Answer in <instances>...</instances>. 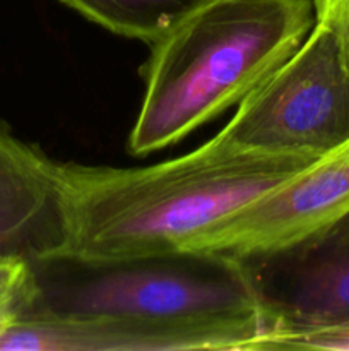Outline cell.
Segmentation results:
<instances>
[{
	"instance_id": "obj_1",
	"label": "cell",
	"mask_w": 349,
	"mask_h": 351,
	"mask_svg": "<svg viewBox=\"0 0 349 351\" xmlns=\"http://www.w3.org/2000/svg\"><path fill=\"white\" fill-rule=\"evenodd\" d=\"M315 160L238 153L209 139L147 167L60 163L67 215L62 257L109 264L180 252L197 233Z\"/></svg>"
},
{
	"instance_id": "obj_2",
	"label": "cell",
	"mask_w": 349,
	"mask_h": 351,
	"mask_svg": "<svg viewBox=\"0 0 349 351\" xmlns=\"http://www.w3.org/2000/svg\"><path fill=\"white\" fill-rule=\"evenodd\" d=\"M313 26V0L195 5L151 43L129 153L166 149L238 105L303 45Z\"/></svg>"
},
{
	"instance_id": "obj_3",
	"label": "cell",
	"mask_w": 349,
	"mask_h": 351,
	"mask_svg": "<svg viewBox=\"0 0 349 351\" xmlns=\"http://www.w3.org/2000/svg\"><path fill=\"white\" fill-rule=\"evenodd\" d=\"M34 273L31 312L224 329L252 338L255 351H266L276 335L243 261L222 254L180 250L109 264L58 257L36 264Z\"/></svg>"
},
{
	"instance_id": "obj_4",
	"label": "cell",
	"mask_w": 349,
	"mask_h": 351,
	"mask_svg": "<svg viewBox=\"0 0 349 351\" xmlns=\"http://www.w3.org/2000/svg\"><path fill=\"white\" fill-rule=\"evenodd\" d=\"M211 137L238 153L320 158L349 141V69L334 33L315 23L300 48L238 103Z\"/></svg>"
},
{
	"instance_id": "obj_5",
	"label": "cell",
	"mask_w": 349,
	"mask_h": 351,
	"mask_svg": "<svg viewBox=\"0 0 349 351\" xmlns=\"http://www.w3.org/2000/svg\"><path fill=\"white\" fill-rule=\"evenodd\" d=\"M349 218V141L188 240L235 259L279 252Z\"/></svg>"
},
{
	"instance_id": "obj_6",
	"label": "cell",
	"mask_w": 349,
	"mask_h": 351,
	"mask_svg": "<svg viewBox=\"0 0 349 351\" xmlns=\"http://www.w3.org/2000/svg\"><path fill=\"white\" fill-rule=\"evenodd\" d=\"M242 261L276 328L270 341L349 326V218L289 249Z\"/></svg>"
},
{
	"instance_id": "obj_7",
	"label": "cell",
	"mask_w": 349,
	"mask_h": 351,
	"mask_svg": "<svg viewBox=\"0 0 349 351\" xmlns=\"http://www.w3.org/2000/svg\"><path fill=\"white\" fill-rule=\"evenodd\" d=\"M67 215L60 163L0 120V256L33 266L64 256Z\"/></svg>"
},
{
	"instance_id": "obj_8",
	"label": "cell",
	"mask_w": 349,
	"mask_h": 351,
	"mask_svg": "<svg viewBox=\"0 0 349 351\" xmlns=\"http://www.w3.org/2000/svg\"><path fill=\"white\" fill-rule=\"evenodd\" d=\"M235 331L109 317H55L29 312L0 332V351H253Z\"/></svg>"
},
{
	"instance_id": "obj_9",
	"label": "cell",
	"mask_w": 349,
	"mask_h": 351,
	"mask_svg": "<svg viewBox=\"0 0 349 351\" xmlns=\"http://www.w3.org/2000/svg\"><path fill=\"white\" fill-rule=\"evenodd\" d=\"M116 36L153 43L183 14L205 0H58Z\"/></svg>"
},
{
	"instance_id": "obj_10",
	"label": "cell",
	"mask_w": 349,
	"mask_h": 351,
	"mask_svg": "<svg viewBox=\"0 0 349 351\" xmlns=\"http://www.w3.org/2000/svg\"><path fill=\"white\" fill-rule=\"evenodd\" d=\"M36 298L33 264L23 257L0 256V332L33 311Z\"/></svg>"
},
{
	"instance_id": "obj_11",
	"label": "cell",
	"mask_w": 349,
	"mask_h": 351,
	"mask_svg": "<svg viewBox=\"0 0 349 351\" xmlns=\"http://www.w3.org/2000/svg\"><path fill=\"white\" fill-rule=\"evenodd\" d=\"M315 23L327 26L341 48L349 69V0H313Z\"/></svg>"
}]
</instances>
